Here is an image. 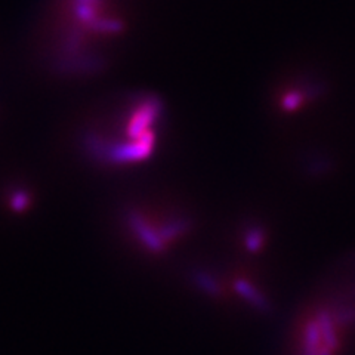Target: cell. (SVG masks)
<instances>
[{
    "mask_svg": "<svg viewBox=\"0 0 355 355\" xmlns=\"http://www.w3.org/2000/svg\"><path fill=\"white\" fill-rule=\"evenodd\" d=\"M128 222L138 239L146 244L147 249L153 252H160L164 249L166 243L162 240L159 231L153 230V227L138 212H133V210L128 212Z\"/></svg>",
    "mask_w": 355,
    "mask_h": 355,
    "instance_id": "cell-2",
    "label": "cell"
},
{
    "mask_svg": "<svg viewBox=\"0 0 355 355\" xmlns=\"http://www.w3.org/2000/svg\"><path fill=\"white\" fill-rule=\"evenodd\" d=\"M338 345L335 321L326 313L309 320L304 336V355H333Z\"/></svg>",
    "mask_w": 355,
    "mask_h": 355,
    "instance_id": "cell-1",
    "label": "cell"
},
{
    "mask_svg": "<svg viewBox=\"0 0 355 355\" xmlns=\"http://www.w3.org/2000/svg\"><path fill=\"white\" fill-rule=\"evenodd\" d=\"M28 197L26 193H17L14 197H12V207L17 210V212H21V210H24L27 206H28Z\"/></svg>",
    "mask_w": 355,
    "mask_h": 355,
    "instance_id": "cell-3",
    "label": "cell"
}]
</instances>
